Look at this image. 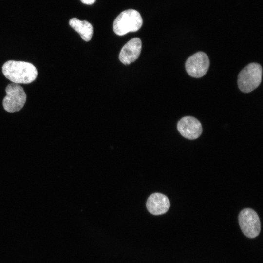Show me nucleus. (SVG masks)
<instances>
[{"instance_id": "obj_1", "label": "nucleus", "mask_w": 263, "mask_h": 263, "mask_svg": "<svg viewBox=\"0 0 263 263\" xmlns=\"http://www.w3.org/2000/svg\"><path fill=\"white\" fill-rule=\"evenodd\" d=\"M2 70L4 76L16 84L31 83L38 75L35 66L25 61L9 60L3 64Z\"/></svg>"}, {"instance_id": "obj_2", "label": "nucleus", "mask_w": 263, "mask_h": 263, "mask_svg": "<svg viewBox=\"0 0 263 263\" xmlns=\"http://www.w3.org/2000/svg\"><path fill=\"white\" fill-rule=\"evenodd\" d=\"M142 24L140 13L135 10L128 9L122 12L116 18L113 23V30L116 35L123 36L138 31Z\"/></svg>"}, {"instance_id": "obj_3", "label": "nucleus", "mask_w": 263, "mask_h": 263, "mask_svg": "<svg viewBox=\"0 0 263 263\" xmlns=\"http://www.w3.org/2000/svg\"><path fill=\"white\" fill-rule=\"evenodd\" d=\"M262 77V66L258 63H250L239 74L238 87L244 93L250 92L260 85Z\"/></svg>"}, {"instance_id": "obj_4", "label": "nucleus", "mask_w": 263, "mask_h": 263, "mask_svg": "<svg viewBox=\"0 0 263 263\" xmlns=\"http://www.w3.org/2000/svg\"><path fill=\"white\" fill-rule=\"evenodd\" d=\"M6 95L2 104L4 110L10 113L20 110L24 106L26 94L23 88L18 84L10 83L5 89Z\"/></svg>"}, {"instance_id": "obj_5", "label": "nucleus", "mask_w": 263, "mask_h": 263, "mask_svg": "<svg viewBox=\"0 0 263 263\" xmlns=\"http://www.w3.org/2000/svg\"><path fill=\"white\" fill-rule=\"evenodd\" d=\"M238 220L243 233L247 237L254 238L259 235L261 223L257 213L253 209H243L239 214Z\"/></svg>"}, {"instance_id": "obj_6", "label": "nucleus", "mask_w": 263, "mask_h": 263, "mask_svg": "<svg viewBox=\"0 0 263 263\" xmlns=\"http://www.w3.org/2000/svg\"><path fill=\"white\" fill-rule=\"evenodd\" d=\"M209 66V60L207 55L199 52L188 58L185 68L188 74L191 77L200 78L207 72Z\"/></svg>"}, {"instance_id": "obj_7", "label": "nucleus", "mask_w": 263, "mask_h": 263, "mask_svg": "<svg viewBox=\"0 0 263 263\" xmlns=\"http://www.w3.org/2000/svg\"><path fill=\"white\" fill-rule=\"evenodd\" d=\"M177 129L183 137L190 140L198 138L203 131L200 122L190 116H185L179 120L177 123Z\"/></svg>"}, {"instance_id": "obj_8", "label": "nucleus", "mask_w": 263, "mask_h": 263, "mask_svg": "<svg viewBox=\"0 0 263 263\" xmlns=\"http://www.w3.org/2000/svg\"><path fill=\"white\" fill-rule=\"evenodd\" d=\"M142 48V43L140 38H134L129 41L121 50L119 58L125 65L130 64L135 61L139 57Z\"/></svg>"}, {"instance_id": "obj_9", "label": "nucleus", "mask_w": 263, "mask_h": 263, "mask_svg": "<svg viewBox=\"0 0 263 263\" xmlns=\"http://www.w3.org/2000/svg\"><path fill=\"white\" fill-rule=\"evenodd\" d=\"M170 206L168 198L160 193H154L150 195L147 201L148 210L154 215H159L166 213Z\"/></svg>"}, {"instance_id": "obj_10", "label": "nucleus", "mask_w": 263, "mask_h": 263, "mask_svg": "<svg viewBox=\"0 0 263 263\" xmlns=\"http://www.w3.org/2000/svg\"><path fill=\"white\" fill-rule=\"evenodd\" d=\"M70 25L80 35L82 39L88 41L92 38L93 28L92 24L85 20H80L76 18L71 19Z\"/></svg>"}, {"instance_id": "obj_11", "label": "nucleus", "mask_w": 263, "mask_h": 263, "mask_svg": "<svg viewBox=\"0 0 263 263\" xmlns=\"http://www.w3.org/2000/svg\"><path fill=\"white\" fill-rule=\"evenodd\" d=\"M84 4L87 5H91L94 3L96 0H80Z\"/></svg>"}]
</instances>
